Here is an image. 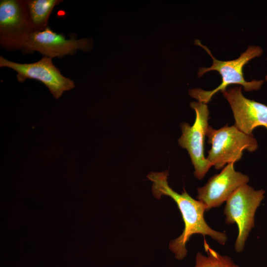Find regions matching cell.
Returning a JSON list of instances; mask_svg holds the SVG:
<instances>
[{
    "mask_svg": "<svg viewBox=\"0 0 267 267\" xmlns=\"http://www.w3.org/2000/svg\"><path fill=\"white\" fill-rule=\"evenodd\" d=\"M206 136L208 143L212 145L206 158L217 170L240 160L244 150L252 152L258 147L253 135L245 134L234 125H226L217 130L209 126Z\"/></svg>",
    "mask_w": 267,
    "mask_h": 267,
    "instance_id": "3957f363",
    "label": "cell"
},
{
    "mask_svg": "<svg viewBox=\"0 0 267 267\" xmlns=\"http://www.w3.org/2000/svg\"><path fill=\"white\" fill-rule=\"evenodd\" d=\"M204 247L207 256L197 252L194 267H240L229 257L222 255L212 249L205 238Z\"/></svg>",
    "mask_w": 267,
    "mask_h": 267,
    "instance_id": "7c38bea8",
    "label": "cell"
},
{
    "mask_svg": "<svg viewBox=\"0 0 267 267\" xmlns=\"http://www.w3.org/2000/svg\"><path fill=\"white\" fill-rule=\"evenodd\" d=\"M62 0H27L29 17L35 32L48 27V21L53 8Z\"/></svg>",
    "mask_w": 267,
    "mask_h": 267,
    "instance_id": "8fae6325",
    "label": "cell"
},
{
    "mask_svg": "<svg viewBox=\"0 0 267 267\" xmlns=\"http://www.w3.org/2000/svg\"><path fill=\"white\" fill-rule=\"evenodd\" d=\"M265 80L266 81H267V75L265 77Z\"/></svg>",
    "mask_w": 267,
    "mask_h": 267,
    "instance_id": "4fadbf2b",
    "label": "cell"
},
{
    "mask_svg": "<svg viewBox=\"0 0 267 267\" xmlns=\"http://www.w3.org/2000/svg\"><path fill=\"white\" fill-rule=\"evenodd\" d=\"M195 44L202 47L210 55L213 64L209 67H202L198 71V77H201L206 73L211 71H216L222 77L221 84L212 90H205L200 89H190L189 94L198 101L207 104L212 97L218 91H225L227 87L233 84H238L243 87L245 91L257 90L261 89L264 84L263 80L247 81L243 76V67L251 59L260 57L263 53V49L260 46L249 45L247 49L242 53L237 58L231 60L222 61L216 59L210 50L203 45L198 40L195 41Z\"/></svg>",
    "mask_w": 267,
    "mask_h": 267,
    "instance_id": "7a4b0ae2",
    "label": "cell"
},
{
    "mask_svg": "<svg viewBox=\"0 0 267 267\" xmlns=\"http://www.w3.org/2000/svg\"><path fill=\"white\" fill-rule=\"evenodd\" d=\"M35 30L27 0L0 1V46L7 51L21 50Z\"/></svg>",
    "mask_w": 267,
    "mask_h": 267,
    "instance_id": "5b68a950",
    "label": "cell"
},
{
    "mask_svg": "<svg viewBox=\"0 0 267 267\" xmlns=\"http://www.w3.org/2000/svg\"><path fill=\"white\" fill-rule=\"evenodd\" d=\"M92 39H67L62 34H58L47 27L42 31L34 32L21 49L23 54L35 51L49 58H62L75 54L78 50L89 51L92 47Z\"/></svg>",
    "mask_w": 267,
    "mask_h": 267,
    "instance_id": "ba28073f",
    "label": "cell"
},
{
    "mask_svg": "<svg viewBox=\"0 0 267 267\" xmlns=\"http://www.w3.org/2000/svg\"><path fill=\"white\" fill-rule=\"evenodd\" d=\"M222 93L231 107L234 126L238 129L250 135H253L256 127L267 129V105L245 97L241 86L229 88Z\"/></svg>",
    "mask_w": 267,
    "mask_h": 267,
    "instance_id": "30bf717a",
    "label": "cell"
},
{
    "mask_svg": "<svg viewBox=\"0 0 267 267\" xmlns=\"http://www.w3.org/2000/svg\"><path fill=\"white\" fill-rule=\"evenodd\" d=\"M234 164H227L220 173L210 178L205 185L197 188V199L205 205L206 211L219 207L236 189L249 182L248 176L236 171Z\"/></svg>",
    "mask_w": 267,
    "mask_h": 267,
    "instance_id": "9c48e42d",
    "label": "cell"
},
{
    "mask_svg": "<svg viewBox=\"0 0 267 267\" xmlns=\"http://www.w3.org/2000/svg\"><path fill=\"white\" fill-rule=\"evenodd\" d=\"M0 67L9 68L16 73L19 82L34 79L45 86L55 99L59 98L64 92L74 89V82L64 77L53 64L52 58L44 56L40 60L31 63H20L0 56Z\"/></svg>",
    "mask_w": 267,
    "mask_h": 267,
    "instance_id": "52a82bcc",
    "label": "cell"
},
{
    "mask_svg": "<svg viewBox=\"0 0 267 267\" xmlns=\"http://www.w3.org/2000/svg\"><path fill=\"white\" fill-rule=\"evenodd\" d=\"M265 191L255 190L247 183L236 189L226 201L223 214L227 224L236 223L238 233L235 249L240 253L244 249L250 231L254 226L256 211L264 198Z\"/></svg>",
    "mask_w": 267,
    "mask_h": 267,
    "instance_id": "277c9868",
    "label": "cell"
},
{
    "mask_svg": "<svg viewBox=\"0 0 267 267\" xmlns=\"http://www.w3.org/2000/svg\"><path fill=\"white\" fill-rule=\"evenodd\" d=\"M190 106L195 112V122L192 126L184 122L181 124L182 134L178 142L180 147L188 151L194 168L195 177L201 179L212 167L204 155L209 110L207 104L199 101L192 102Z\"/></svg>",
    "mask_w": 267,
    "mask_h": 267,
    "instance_id": "8992f818",
    "label": "cell"
},
{
    "mask_svg": "<svg viewBox=\"0 0 267 267\" xmlns=\"http://www.w3.org/2000/svg\"><path fill=\"white\" fill-rule=\"evenodd\" d=\"M168 174V171L153 172L148 174L147 178L152 182V192L154 196L157 199H160L162 195L170 196L176 203L181 213L184 228L181 234L171 241L169 245L170 250L175 254V258L181 260L186 257V243L194 234H200L204 237L208 235L220 244L225 245L227 241L226 234L214 230L205 222V205L192 198L184 189L181 194L173 190L167 181Z\"/></svg>",
    "mask_w": 267,
    "mask_h": 267,
    "instance_id": "6da1fadb",
    "label": "cell"
}]
</instances>
